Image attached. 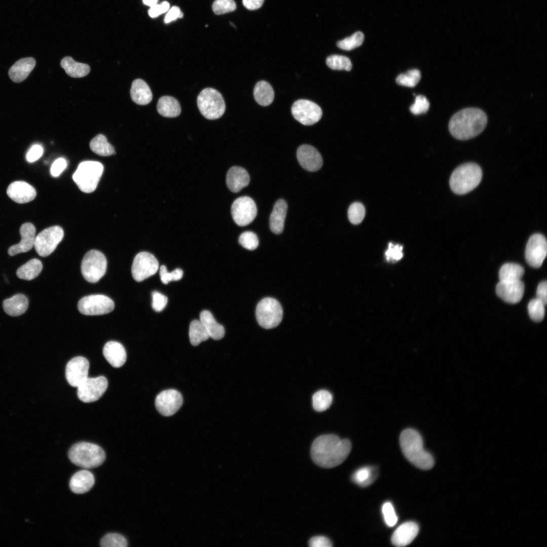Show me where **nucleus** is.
Masks as SVG:
<instances>
[{"instance_id":"nucleus-24","label":"nucleus","mask_w":547,"mask_h":547,"mask_svg":"<svg viewBox=\"0 0 547 547\" xmlns=\"http://www.w3.org/2000/svg\"><path fill=\"white\" fill-rule=\"evenodd\" d=\"M103 354L107 362L113 367L119 368L126 362V351L124 346L115 341L107 342L103 347Z\"/></svg>"},{"instance_id":"nucleus-5","label":"nucleus","mask_w":547,"mask_h":547,"mask_svg":"<svg viewBox=\"0 0 547 547\" xmlns=\"http://www.w3.org/2000/svg\"><path fill=\"white\" fill-rule=\"evenodd\" d=\"M70 460L76 465L90 468L99 466L105 459L103 449L97 444L82 442L73 445L68 451Z\"/></svg>"},{"instance_id":"nucleus-13","label":"nucleus","mask_w":547,"mask_h":547,"mask_svg":"<svg viewBox=\"0 0 547 547\" xmlns=\"http://www.w3.org/2000/svg\"><path fill=\"white\" fill-rule=\"evenodd\" d=\"M159 268V262L152 254L141 252L135 257L132 265V275L137 282H141L154 275Z\"/></svg>"},{"instance_id":"nucleus-31","label":"nucleus","mask_w":547,"mask_h":547,"mask_svg":"<svg viewBox=\"0 0 547 547\" xmlns=\"http://www.w3.org/2000/svg\"><path fill=\"white\" fill-rule=\"evenodd\" d=\"M200 320L205 326L210 337L214 340H219L224 337V327L216 322L210 311L207 310L201 311Z\"/></svg>"},{"instance_id":"nucleus-26","label":"nucleus","mask_w":547,"mask_h":547,"mask_svg":"<svg viewBox=\"0 0 547 547\" xmlns=\"http://www.w3.org/2000/svg\"><path fill=\"white\" fill-rule=\"evenodd\" d=\"M36 62L32 57L22 58L17 61L9 69L8 74L15 83L25 80L35 67Z\"/></svg>"},{"instance_id":"nucleus-38","label":"nucleus","mask_w":547,"mask_h":547,"mask_svg":"<svg viewBox=\"0 0 547 547\" xmlns=\"http://www.w3.org/2000/svg\"><path fill=\"white\" fill-rule=\"evenodd\" d=\"M189 337L190 342L193 346L198 345L201 342L207 340L210 337L204 325L200 320H198L191 322L189 326Z\"/></svg>"},{"instance_id":"nucleus-56","label":"nucleus","mask_w":547,"mask_h":547,"mask_svg":"<svg viewBox=\"0 0 547 547\" xmlns=\"http://www.w3.org/2000/svg\"><path fill=\"white\" fill-rule=\"evenodd\" d=\"M308 545L311 547H330L332 546L331 540L323 536H316L311 537L308 541Z\"/></svg>"},{"instance_id":"nucleus-59","label":"nucleus","mask_w":547,"mask_h":547,"mask_svg":"<svg viewBox=\"0 0 547 547\" xmlns=\"http://www.w3.org/2000/svg\"><path fill=\"white\" fill-rule=\"evenodd\" d=\"M541 301L545 305L547 303V283L543 281L540 283L536 290V298Z\"/></svg>"},{"instance_id":"nucleus-61","label":"nucleus","mask_w":547,"mask_h":547,"mask_svg":"<svg viewBox=\"0 0 547 547\" xmlns=\"http://www.w3.org/2000/svg\"><path fill=\"white\" fill-rule=\"evenodd\" d=\"M158 0H142L143 3L149 7L157 4Z\"/></svg>"},{"instance_id":"nucleus-46","label":"nucleus","mask_w":547,"mask_h":547,"mask_svg":"<svg viewBox=\"0 0 547 547\" xmlns=\"http://www.w3.org/2000/svg\"><path fill=\"white\" fill-rule=\"evenodd\" d=\"M365 214V209L363 204L359 202L353 203L348 210V217L350 222L354 224L360 223Z\"/></svg>"},{"instance_id":"nucleus-44","label":"nucleus","mask_w":547,"mask_h":547,"mask_svg":"<svg viewBox=\"0 0 547 547\" xmlns=\"http://www.w3.org/2000/svg\"><path fill=\"white\" fill-rule=\"evenodd\" d=\"M100 545L103 547H126L128 546V542L123 535L116 533H110L102 537Z\"/></svg>"},{"instance_id":"nucleus-50","label":"nucleus","mask_w":547,"mask_h":547,"mask_svg":"<svg viewBox=\"0 0 547 547\" xmlns=\"http://www.w3.org/2000/svg\"><path fill=\"white\" fill-rule=\"evenodd\" d=\"M183 271L180 268H176L171 272H169L165 265H162L160 269V276L161 281L165 284H167L172 281H178L183 276Z\"/></svg>"},{"instance_id":"nucleus-29","label":"nucleus","mask_w":547,"mask_h":547,"mask_svg":"<svg viewBox=\"0 0 547 547\" xmlns=\"http://www.w3.org/2000/svg\"><path fill=\"white\" fill-rule=\"evenodd\" d=\"M130 95L132 100L138 105H146L152 99V92L148 85L140 79L132 82Z\"/></svg>"},{"instance_id":"nucleus-54","label":"nucleus","mask_w":547,"mask_h":547,"mask_svg":"<svg viewBox=\"0 0 547 547\" xmlns=\"http://www.w3.org/2000/svg\"><path fill=\"white\" fill-rule=\"evenodd\" d=\"M170 9V4L167 1H164L160 4H155L148 11L149 16L151 18H156L163 13L167 12Z\"/></svg>"},{"instance_id":"nucleus-39","label":"nucleus","mask_w":547,"mask_h":547,"mask_svg":"<svg viewBox=\"0 0 547 547\" xmlns=\"http://www.w3.org/2000/svg\"><path fill=\"white\" fill-rule=\"evenodd\" d=\"M376 473L373 467L365 466L357 470L353 475V481L361 486L371 484L375 478Z\"/></svg>"},{"instance_id":"nucleus-1","label":"nucleus","mask_w":547,"mask_h":547,"mask_svg":"<svg viewBox=\"0 0 547 547\" xmlns=\"http://www.w3.org/2000/svg\"><path fill=\"white\" fill-rule=\"evenodd\" d=\"M351 449V444L348 440L340 439L335 435H324L317 437L312 442L310 455L316 464L330 468L342 463Z\"/></svg>"},{"instance_id":"nucleus-15","label":"nucleus","mask_w":547,"mask_h":547,"mask_svg":"<svg viewBox=\"0 0 547 547\" xmlns=\"http://www.w3.org/2000/svg\"><path fill=\"white\" fill-rule=\"evenodd\" d=\"M291 112L294 118L304 125L317 123L322 115V109L319 105L305 99L296 101L292 106Z\"/></svg>"},{"instance_id":"nucleus-40","label":"nucleus","mask_w":547,"mask_h":547,"mask_svg":"<svg viewBox=\"0 0 547 547\" xmlns=\"http://www.w3.org/2000/svg\"><path fill=\"white\" fill-rule=\"evenodd\" d=\"M331 394L326 390H320L312 396V405L315 410L322 412L327 409L332 402Z\"/></svg>"},{"instance_id":"nucleus-27","label":"nucleus","mask_w":547,"mask_h":547,"mask_svg":"<svg viewBox=\"0 0 547 547\" xmlns=\"http://www.w3.org/2000/svg\"><path fill=\"white\" fill-rule=\"evenodd\" d=\"M95 478L93 474L87 470H81L71 478L69 487L76 494H83L89 491L93 486Z\"/></svg>"},{"instance_id":"nucleus-60","label":"nucleus","mask_w":547,"mask_h":547,"mask_svg":"<svg viewBox=\"0 0 547 547\" xmlns=\"http://www.w3.org/2000/svg\"><path fill=\"white\" fill-rule=\"evenodd\" d=\"M264 0H242L243 6L249 10H255L262 7Z\"/></svg>"},{"instance_id":"nucleus-12","label":"nucleus","mask_w":547,"mask_h":547,"mask_svg":"<svg viewBox=\"0 0 547 547\" xmlns=\"http://www.w3.org/2000/svg\"><path fill=\"white\" fill-rule=\"evenodd\" d=\"M107 386V380L103 376L88 377L77 387L78 398L84 403L95 402L103 395Z\"/></svg>"},{"instance_id":"nucleus-52","label":"nucleus","mask_w":547,"mask_h":547,"mask_svg":"<svg viewBox=\"0 0 547 547\" xmlns=\"http://www.w3.org/2000/svg\"><path fill=\"white\" fill-rule=\"evenodd\" d=\"M382 512L386 524L389 527L395 526L398 521V517L392 504L390 502L384 503L382 505Z\"/></svg>"},{"instance_id":"nucleus-7","label":"nucleus","mask_w":547,"mask_h":547,"mask_svg":"<svg viewBox=\"0 0 547 547\" xmlns=\"http://www.w3.org/2000/svg\"><path fill=\"white\" fill-rule=\"evenodd\" d=\"M197 104L202 114L209 120L219 119L225 109L222 96L217 90L211 88H206L200 92L197 98Z\"/></svg>"},{"instance_id":"nucleus-48","label":"nucleus","mask_w":547,"mask_h":547,"mask_svg":"<svg viewBox=\"0 0 547 547\" xmlns=\"http://www.w3.org/2000/svg\"><path fill=\"white\" fill-rule=\"evenodd\" d=\"M240 244L244 248L253 250L257 248L259 244L258 238L257 235L252 231H245L243 232L239 239Z\"/></svg>"},{"instance_id":"nucleus-23","label":"nucleus","mask_w":547,"mask_h":547,"mask_svg":"<svg viewBox=\"0 0 547 547\" xmlns=\"http://www.w3.org/2000/svg\"><path fill=\"white\" fill-rule=\"evenodd\" d=\"M418 531L419 527L416 523L405 522L399 526L393 533L392 542L399 547L407 545L416 537Z\"/></svg>"},{"instance_id":"nucleus-2","label":"nucleus","mask_w":547,"mask_h":547,"mask_svg":"<svg viewBox=\"0 0 547 547\" xmlns=\"http://www.w3.org/2000/svg\"><path fill=\"white\" fill-rule=\"evenodd\" d=\"M487 123V115L482 110L475 107L466 108L456 112L451 117L449 130L456 139L468 140L481 133Z\"/></svg>"},{"instance_id":"nucleus-36","label":"nucleus","mask_w":547,"mask_h":547,"mask_svg":"<svg viewBox=\"0 0 547 547\" xmlns=\"http://www.w3.org/2000/svg\"><path fill=\"white\" fill-rule=\"evenodd\" d=\"M524 269L520 265L513 263L504 264L499 271L500 281L512 282L521 280Z\"/></svg>"},{"instance_id":"nucleus-6","label":"nucleus","mask_w":547,"mask_h":547,"mask_svg":"<svg viewBox=\"0 0 547 547\" xmlns=\"http://www.w3.org/2000/svg\"><path fill=\"white\" fill-rule=\"evenodd\" d=\"M103 172V166L101 163L84 161L78 166L72 179L82 191L91 193L97 188Z\"/></svg>"},{"instance_id":"nucleus-28","label":"nucleus","mask_w":547,"mask_h":547,"mask_svg":"<svg viewBox=\"0 0 547 547\" xmlns=\"http://www.w3.org/2000/svg\"><path fill=\"white\" fill-rule=\"evenodd\" d=\"M287 208V204L283 199H279L275 203L269 218L270 229L272 232L280 234L283 232Z\"/></svg>"},{"instance_id":"nucleus-21","label":"nucleus","mask_w":547,"mask_h":547,"mask_svg":"<svg viewBox=\"0 0 547 547\" xmlns=\"http://www.w3.org/2000/svg\"><path fill=\"white\" fill-rule=\"evenodd\" d=\"M7 193L11 200L19 204L28 203L33 200L36 196L35 189L23 181L11 183L7 188Z\"/></svg>"},{"instance_id":"nucleus-51","label":"nucleus","mask_w":547,"mask_h":547,"mask_svg":"<svg viewBox=\"0 0 547 547\" xmlns=\"http://www.w3.org/2000/svg\"><path fill=\"white\" fill-rule=\"evenodd\" d=\"M429 107V103L427 98L422 95L416 97L415 102L410 107V111L414 114H420L426 113Z\"/></svg>"},{"instance_id":"nucleus-53","label":"nucleus","mask_w":547,"mask_h":547,"mask_svg":"<svg viewBox=\"0 0 547 547\" xmlns=\"http://www.w3.org/2000/svg\"><path fill=\"white\" fill-rule=\"evenodd\" d=\"M152 303L151 306L154 310L157 312L162 311L166 307L167 302V297L158 291H153L151 293Z\"/></svg>"},{"instance_id":"nucleus-49","label":"nucleus","mask_w":547,"mask_h":547,"mask_svg":"<svg viewBox=\"0 0 547 547\" xmlns=\"http://www.w3.org/2000/svg\"><path fill=\"white\" fill-rule=\"evenodd\" d=\"M403 248L399 244L388 243L387 249L385 252L386 260L388 262H396L403 257Z\"/></svg>"},{"instance_id":"nucleus-57","label":"nucleus","mask_w":547,"mask_h":547,"mask_svg":"<svg viewBox=\"0 0 547 547\" xmlns=\"http://www.w3.org/2000/svg\"><path fill=\"white\" fill-rule=\"evenodd\" d=\"M43 148L39 144L33 145L28 151L26 159L29 162H34L43 154Z\"/></svg>"},{"instance_id":"nucleus-33","label":"nucleus","mask_w":547,"mask_h":547,"mask_svg":"<svg viewBox=\"0 0 547 547\" xmlns=\"http://www.w3.org/2000/svg\"><path fill=\"white\" fill-rule=\"evenodd\" d=\"M60 65L66 73L72 77H84L88 74L90 71L89 65L76 62L70 56L63 58Z\"/></svg>"},{"instance_id":"nucleus-22","label":"nucleus","mask_w":547,"mask_h":547,"mask_svg":"<svg viewBox=\"0 0 547 547\" xmlns=\"http://www.w3.org/2000/svg\"><path fill=\"white\" fill-rule=\"evenodd\" d=\"M35 232V227L32 223L27 222L23 224L20 228L21 240L18 244L9 248L8 251L9 255L14 256L30 250L34 246Z\"/></svg>"},{"instance_id":"nucleus-10","label":"nucleus","mask_w":547,"mask_h":547,"mask_svg":"<svg viewBox=\"0 0 547 547\" xmlns=\"http://www.w3.org/2000/svg\"><path fill=\"white\" fill-rule=\"evenodd\" d=\"M63 237L64 231L60 226H53L44 229L35 237L34 247L36 252L42 257L49 256Z\"/></svg>"},{"instance_id":"nucleus-55","label":"nucleus","mask_w":547,"mask_h":547,"mask_svg":"<svg viewBox=\"0 0 547 547\" xmlns=\"http://www.w3.org/2000/svg\"><path fill=\"white\" fill-rule=\"evenodd\" d=\"M66 167L67 162L65 159L62 158H58L54 161L51 167V174L53 177H58Z\"/></svg>"},{"instance_id":"nucleus-32","label":"nucleus","mask_w":547,"mask_h":547,"mask_svg":"<svg viewBox=\"0 0 547 547\" xmlns=\"http://www.w3.org/2000/svg\"><path fill=\"white\" fill-rule=\"evenodd\" d=\"M157 110L161 115L167 118L178 116L181 112V107L178 100L175 98L164 96L158 100Z\"/></svg>"},{"instance_id":"nucleus-25","label":"nucleus","mask_w":547,"mask_h":547,"mask_svg":"<svg viewBox=\"0 0 547 547\" xmlns=\"http://www.w3.org/2000/svg\"><path fill=\"white\" fill-rule=\"evenodd\" d=\"M226 182L230 190L238 192L249 184L250 176L245 169L233 166L227 173Z\"/></svg>"},{"instance_id":"nucleus-3","label":"nucleus","mask_w":547,"mask_h":547,"mask_svg":"<svg viewBox=\"0 0 547 547\" xmlns=\"http://www.w3.org/2000/svg\"><path fill=\"white\" fill-rule=\"evenodd\" d=\"M402 451L406 458L422 470H429L434 465L432 455L424 450L420 434L412 428L404 429L400 436Z\"/></svg>"},{"instance_id":"nucleus-16","label":"nucleus","mask_w":547,"mask_h":547,"mask_svg":"<svg viewBox=\"0 0 547 547\" xmlns=\"http://www.w3.org/2000/svg\"><path fill=\"white\" fill-rule=\"evenodd\" d=\"M546 253L547 244L545 237L539 233L531 236L525 250V258L528 264L535 268L540 267Z\"/></svg>"},{"instance_id":"nucleus-14","label":"nucleus","mask_w":547,"mask_h":547,"mask_svg":"<svg viewBox=\"0 0 547 547\" xmlns=\"http://www.w3.org/2000/svg\"><path fill=\"white\" fill-rule=\"evenodd\" d=\"M231 213L235 223L239 226H244L255 219L257 210L253 200L244 196L235 200L231 205Z\"/></svg>"},{"instance_id":"nucleus-4","label":"nucleus","mask_w":547,"mask_h":547,"mask_svg":"<svg viewBox=\"0 0 547 547\" xmlns=\"http://www.w3.org/2000/svg\"><path fill=\"white\" fill-rule=\"evenodd\" d=\"M482 177L481 168L477 164L468 163L458 167L452 173L449 184L451 190L457 194L472 191L480 183Z\"/></svg>"},{"instance_id":"nucleus-43","label":"nucleus","mask_w":547,"mask_h":547,"mask_svg":"<svg viewBox=\"0 0 547 547\" xmlns=\"http://www.w3.org/2000/svg\"><path fill=\"white\" fill-rule=\"evenodd\" d=\"M420 79L421 73L420 71L416 69H413L408 70L405 73L399 75L396 78V82L401 86L414 87L419 83Z\"/></svg>"},{"instance_id":"nucleus-17","label":"nucleus","mask_w":547,"mask_h":547,"mask_svg":"<svg viewBox=\"0 0 547 547\" xmlns=\"http://www.w3.org/2000/svg\"><path fill=\"white\" fill-rule=\"evenodd\" d=\"M183 403L181 394L177 390L169 389L161 392L155 400V405L159 412L164 416L174 414Z\"/></svg>"},{"instance_id":"nucleus-58","label":"nucleus","mask_w":547,"mask_h":547,"mask_svg":"<svg viewBox=\"0 0 547 547\" xmlns=\"http://www.w3.org/2000/svg\"><path fill=\"white\" fill-rule=\"evenodd\" d=\"M183 17V14L180 8L177 6H173L166 15L164 21L165 23L167 24L177 18H182Z\"/></svg>"},{"instance_id":"nucleus-30","label":"nucleus","mask_w":547,"mask_h":547,"mask_svg":"<svg viewBox=\"0 0 547 547\" xmlns=\"http://www.w3.org/2000/svg\"><path fill=\"white\" fill-rule=\"evenodd\" d=\"M28 306L27 298L22 294H17L3 301L4 311L9 316L16 317L24 314Z\"/></svg>"},{"instance_id":"nucleus-9","label":"nucleus","mask_w":547,"mask_h":547,"mask_svg":"<svg viewBox=\"0 0 547 547\" xmlns=\"http://www.w3.org/2000/svg\"><path fill=\"white\" fill-rule=\"evenodd\" d=\"M107 260L99 251L92 250L84 256L81 263V271L85 279L92 283L98 282L105 274Z\"/></svg>"},{"instance_id":"nucleus-35","label":"nucleus","mask_w":547,"mask_h":547,"mask_svg":"<svg viewBox=\"0 0 547 547\" xmlns=\"http://www.w3.org/2000/svg\"><path fill=\"white\" fill-rule=\"evenodd\" d=\"M43 268V264L37 259H32L21 266L17 270L16 275L21 279L31 280L37 277Z\"/></svg>"},{"instance_id":"nucleus-47","label":"nucleus","mask_w":547,"mask_h":547,"mask_svg":"<svg viewBox=\"0 0 547 547\" xmlns=\"http://www.w3.org/2000/svg\"><path fill=\"white\" fill-rule=\"evenodd\" d=\"M236 8V4L233 0H215L212 6V10L216 15L233 12Z\"/></svg>"},{"instance_id":"nucleus-62","label":"nucleus","mask_w":547,"mask_h":547,"mask_svg":"<svg viewBox=\"0 0 547 547\" xmlns=\"http://www.w3.org/2000/svg\"><path fill=\"white\" fill-rule=\"evenodd\" d=\"M230 25H232V26H233L234 27H235V28H236V26H235V25H234V24H233V23H232V22H230Z\"/></svg>"},{"instance_id":"nucleus-8","label":"nucleus","mask_w":547,"mask_h":547,"mask_svg":"<svg viewBox=\"0 0 547 547\" xmlns=\"http://www.w3.org/2000/svg\"><path fill=\"white\" fill-rule=\"evenodd\" d=\"M256 316L258 324L265 329L277 327L283 318V309L276 299L266 297L257 304Z\"/></svg>"},{"instance_id":"nucleus-41","label":"nucleus","mask_w":547,"mask_h":547,"mask_svg":"<svg viewBox=\"0 0 547 547\" xmlns=\"http://www.w3.org/2000/svg\"><path fill=\"white\" fill-rule=\"evenodd\" d=\"M327 66L333 70L349 71L352 68L350 59L344 56L332 55L328 56L326 61Z\"/></svg>"},{"instance_id":"nucleus-19","label":"nucleus","mask_w":547,"mask_h":547,"mask_svg":"<svg viewBox=\"0 0 547 547\" xmlns=\"http://www.w3.org/2000/svg\"><path fill=\"white\" fill-rule=\"evenodd\" d=\"M525 290L524 283L521 281H499L496 286V293L503 301L509 303H516L522 299Z\"/></svg>"},{"instance_id":"nucleus-37","label":"nucleus","mask_w":547,"mask_h":547,"mask_svg":"<svg viewBox=\"0 0 547 547\" xmlns=\"http://www.w3.org/2000/svg\"><path fill=\"white\" fill-rule=\"evenodd\" d=\"M90 147L92 151L100 156H109L115 154L114 148L107 142L106 137L99 134L90 141Z\"/></svg>"},{"instance_id":"nucleus-42","label":"nucleus","mask_w":547,"mask_h":547,"mask_svg":"<svg viewBox=\"0 0 547 547\" xmlns=\"http://www.w3.org/2000/svg\"><path fill=\"white\" fill-rule=\"evenodd\" d=\"M364 35L361 31L354 33L349 37L337 42V46L342 50L350 51L360 46L363 43Z\"/></svg>"},{"instance_id":"nucleus-20","label":"nucleus","mask_w":547,"mask_h":547,"mask_svg":"<svg viewBox=\"0 0 547 547\" xmlns=\"http://www.w3.org/2000/svg\"><path fill=\"white\" fill-rule=\"evenodd\" d=\"M297 158L302 167L308 171H317L323 165L321 154L314 147L309 145L300 146L297 150Z\"/></svg>"},{"instance_id":"nucleus-34","label":"nucleus","mask_w":547,"mask_h":547,"mask_svg":"<svg viewBox=\"0 0 547 547\" xmlns=\"http://www.w3.org/2000/svg\"><path fill=\"white\" fill-rule=\"evenodd\" d=\"M253 93L256 101L262 106L270 104L274 98V91L271 86L264 81H259L255 85Z\"/></svg>"},{"instance_id":"nucleus-45","label":"nucleus","mask_w":547,"mask_h":547,"mask_svg":"<svg viewBox=\"0 0 547 547\" xmlns=\"http://www.w3.org/2000/svg\"><path fill=\"white\" fill-rule=\"evenodd\" d=\"M545 305L537 298L531 300L528 305V310L531 319L536 322L541 321L544 317Z\"/></svg>"},{"instance_id":"nucleus-11","label":"nucleus","mask_w":547,"mask_h":547,"mask_svg":"<svg viewBox=\"0 0 547 547\" xmlns=\"http://www.w3.org/2000/svg\"><path fill=\"white\" fill-rule=\"evenodd\" d=\"M80 312L85 315H101L112 311L113 301L109 297L102 294H94L84 297L78 302Z\"/></svg>"},{"instance_id":"nucleus-18","label":"nucleus","mask_w":547,"mask_h":547,"mask_svg":"<svg viewBox=\"0 0 547 547\" xmlns=\"http://www.w3.org/2000/svg\"><path fill=\"white\" fill-rule=\"evenodd\" d=\"M89 369V362L86 358L81 356L72 358L66 366L67 381L70 385L77 387L88 377Z\"/></svg>"}]
</instances>
